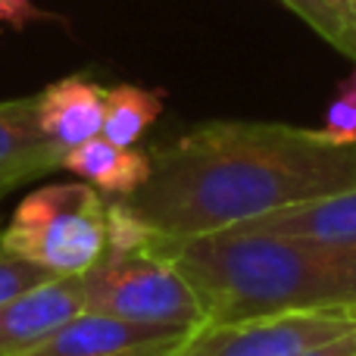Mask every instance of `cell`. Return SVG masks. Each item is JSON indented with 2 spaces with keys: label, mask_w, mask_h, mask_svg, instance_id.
Here are the masks:
<instances>
[{
  "label": "cell",
  "mask_w": 356,
  "mask_h": 356,
  "mask_svg": "<svg viewBox=\"0 0 356 356\" xmlns=\"http://www.w3.org/2000/svg\"><path fill=\"white\" fill-rule=\"evenodd\" d=\"M356 188V144L282 122H207L150 154V175L116 200L163 238H194Z\"/></svg>",
  "instance_id": "obj_1"
},
{
  "label": "cell",
  "mask_w": 356,
  "mask_h": 356,
  "mask_svg": "<svg viewBox=\"0 0 356 356\" xmlns=\"http://www.w3.org/2000/svg\"><path fill=\"white\" fill-rule=\"evenodd\" d=\"M154 244L184 275L203 322H244L307 309H356V250L222 228Z\"/></svg>",
  "instance_id": "obj_2"
},
{
  "label": "cell",
  "mask_w": 356,
  "mask_h": 356,
  "mask_svg": "<svg viewBox=\"0 0 356 356\" xmlns=\"http://www.w3.org/2000/svg\"><path fill=\"white\" fill-rule=\"evenodd\" d=\"M3 244L54 278L85 275L106 253V197L85 181L44 184L13 209Z\"/></svg>",
  "instance_id": "obj_3"
},
{
  "label": "cell",
  "mask_w": 356,
  "mask_h": 356,
  "mask_svg": "<svg viewBox=\"0 0 356 356\" xmlns=\"http://www.w3.org/2000/svg\"><path fill=\"white\" fill-rule=\"evenodd\" d=\"M85 309L150 328L203 325V309L184 275L156 250L154 232L125 247H106V253L81 275Z\"/></svg>",
  "instance_id": "obj_4"
},
{
  "label": "cell",
  "mask_w": 356,
  "mask_h": 356,
  "mask_svg": "<svg viewBox=\"0 0 356 356\" xmlns=\"http://www.w3.org/2000/svg\"><path fill=\"white\" fill-rule=\"evenodd\" d=\"M356 332V309H307L244 322H203L184 334L175 356H300Z\"/></svg>",
  "instance_id": "obj_5"
},
{
  "label": "cell",
  "mask_w": 356,
  "mask_h": 356,
  "mask_svg": "<svg viewBox=\"0 0 356 356\" xmlns=\"http://www.w3.org/2000/svg\"><path fill=\"white\" fill-rule=\"evenodd\" d=\"M85 309L81 275L47 278L0 303V356H16Z\"/></svg>",
  "instance_id": "obj_6"
},
{
  "label": "cell",
  "mask_w": 356,
  "mask_h": 356,
  "mask_svg": "<svg viewBox=\"0 0 356 356\" xmlns=\"http://www.w3.org/2000/svg\"><path fill=\"white\" fill-rule=\"evenodd\" d=\"M63 169V150L38 129L35 97L0 104V200L19 184Z\"/></svg>",
  "instance_id": "obj_7"
},
{
  "label": "cell",
  "mask_w": 356,
  "mask_h": 356,
  "mask_svg": "<svg viewBox=\"0 0 356 356\" xmlns=\"http://www.w3.org/2000/svg\"><path fill=\"white\" fill-rule=\"evenodd\" d=\"M241 228L307 241V244L350 247V250H356V188L257 216L250 222H241Z\"/></svg>",
  "instance_id": "obj_8"
},
{
  "label": "cell",
  "mask_w": 356,
  "mask_h": 356,
  "mask_svg": "<svg viewBox=\"0 0 356 356\" xmlns=\"http://www.w3.org/2000/svg\"><path fill=\"white\" fill-rule=\"evenodd\" d=\"M104 100L106 88H100L97 81L85 79V75L60 79L44 88L41 94H35L38 129L66 156V150L100 135V129H104Z\"/></svg>",
  "instance_id": "obj_9"
},
{
  "label": "cell",
  "mask_w": 356,
  "mask_h": 356,
  "mask_svg": "<svg viewBox=\"0 0 356 356\" xmlns=\"http://www.w3.org/2000/svg\"><path fill=\"white\" fill-rule=\"evenodd\" d=\"M169 334H178V328L135 325V322L116 319V316L81 309L75 319H69L54 334H47L41 344L16 356H110L156 338H169Z\"/></svg>",
  "instance_id": "obj_10"
},
{
  "label": "cell",
  "mask_w": 356,
  "mask_h": 356,
  "mask_svg": "<svg viewBox=\"0 0 356 356\" xmlns=\"http://www.w3.org/2000/svg\"><path fill=\"white\" fill-rule=\"evenodd\" d=\"M63 169L72 172L79 181L91 184L106 200H122L135 194L150 175V154L138 147H119L104 135L66 150Z\"/></svg>",
  "instance_id": "obj_11"
},
{
  "label": "cell",
  "mask_w": 356,
  "mask_h": 356,
  "mask_svg": "<svg viewBox=\"0 0 356 356\" xmlns=\"http://www.w3.org/2000/svg\"><path fill=\"white\" fill-rule=\"evenodd\" d=\"M163 91L141 85H116L106 88L104 100V129L100 135L119 147H135L144 131L160 119L163 113Z\"/></svg>",
  "instance_id": "obj_12"
},
{
  "label": "cell",
  "mask_w": 356,
  "mask_h": 356,
  "mask_svg": "<svg viewBox=\"0 0 356 356\" xmlns=\"http://www.w3.org/2000/svg\"><path fill=\"white\" fill-rule=\"evenodd\" d=\"M282 3L288 6L291 13H297V16H300L313 31H319L332 47H338L344 56L356 60V38L338 22V16H334L322 0H282Z\"/></svg>",
  "instance_id": "obj_13"
},
{
  "label": "cell",
  "mask_w": 356,
  "mask_h": 356,
  "mask_svg": "<svg viewBox=\"0 0 356 356\" xmlns=\"http://www.w3.org/2000/svg\"><path fill=\"white\" fill-rule=\"evenodd\" d=\"M319 131L338 144H356V69L334 91L332 104L325 110V125Z\"/></svg>",
  "instance_id": "obj_14"
},
{
  "label": "cell",
  "mask_w": 356,
  "mask_h": 356,
  "mask_svg": "<svg viewBox=\"0 0 356 356\" xmlns=\"http://www.w3.org/2000/svg\"><path fill=\"white\" fill-rule=\"evenodd\" d=\"M47 278H54V275L35 269L31 263L13 257V253L6 250V244H3V219H0V303L10 300V297H16V294H22V291H29V288H35V284H44Z\"/></svg>",
  "instance_id": "obj_15"
},
{
  "label": "cell",
  "mask_w": 356,
  "mask_h": 356,
  "mask_svg": "<svg viewBox=\"0 0 356 356\" xmlns=\"http://www.w3.org/2000/svg\"><path fill=\"white\" fill-rule=\"evenodd\" d=\"M47 19L54 16L44 13L41 6H35V0H0V25L25 29L31 22H47Z\"/></svg>",
  "instance_id": "obj_16"
},
{
  "label": "cell",
  "mask_w": 356,
  "mask_h": 356,
  "mask_svg": "<svg viewBox=\"0 0 356 356\" xmlns=\"http://www.w3.org/2000/svg\"><path fill=\"white\" fill-rule=\"evenodd\" d=\"M184 334H188V332H178V334H169V338L147 341V344L129 347V350H119V353H110V356H175L178 347H181V341H184Z\"/></svg>",
  "instance_id": "obj_17"
},
{
  "label": "cell",
  "mask_w": 356,
  "mask_h": 356,
  "mask_svg": "<svg viewBox=\"0 0 356 356\" xmlns=\"http://www.w3.org/2000/svg\"><path fill=\"white\" fill-rule=\"evenodd\" d=\"M300 356H356V332L341 334V338H334V341H325V344H319V347H309V350H303Z\"/></svg>",
  "instance_id": "obj_18"
},
{
  "label": "cell",
  "mask_w": 356,
  "mask_h": 356,
  "mask_svg": "<svg viewBox=\"0 0 356 356\" xmlns=\"http://www.w3.org/2000/svg\"><path fill=\"white\" fill-rule=\"evenodd\" d=\"M328 10L338 16V22L356 38V0H322Z\"/></svg>",
  "instance_id": "obj_19"
}]
</instances>
